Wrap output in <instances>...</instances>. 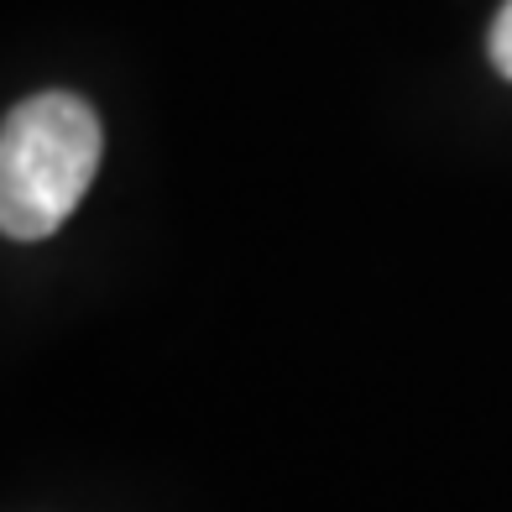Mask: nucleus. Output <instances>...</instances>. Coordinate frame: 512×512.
Instances as JSON below:
<instances>
[{
  "instance_id": "obj_2",
  "label": "nucleus",
  "mask_w": 512,
  "mask_h": 512,
  "mask_svg": "<svg viewBox=\"0 0 512 512\" xmlns=\"http://www.w3.org/2000/svg\"><path fill=\"white\" fill-rule=\"evenodd\" d=\"M486 53H492V63H497V74L502 79H512V0L497 11V21H492V37H486Z\"/></svg>"
},
{
  "instance_id": "obj_1",
  "label": "nucleus",
  "mask_w": 512,
  "mask_h": 512,
  "mask_svg": "<svg viewBox=\"0 0 512 512\" xmlns=\"http://www.w3.org/2000/svg\"><path fill=\"white\" fill-rule=\"evenodd\" d=\"M100 152V115L68 89L11 105L0 126V230L11 241L53 236L89 194Z\"/></svg>"
}]
</instances>
